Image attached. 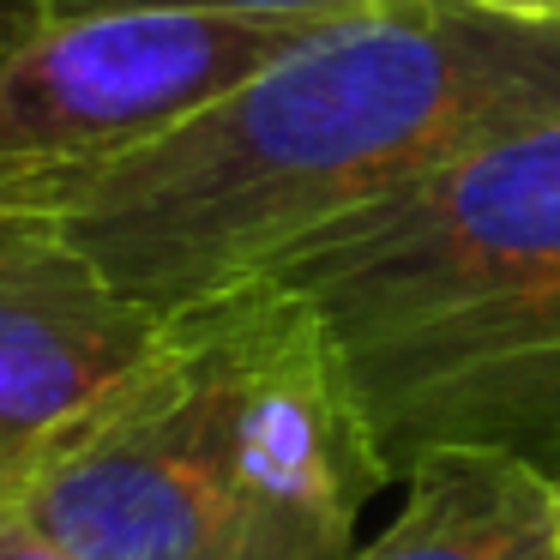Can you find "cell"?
Masks as SVG:
<instances>
[{
	"label": "cell",
	"instance_id": "6",
	"mask_svg": "<svg viewBox=\"0 0 560 560\" xmlns=\"http://www.w3.org/2000/svg\"><path fill=\"white\" fill-rule=\"evenodd\" d=\"M398 518L355 560H560V488L506 452H422Z\"/></svg>",
	"mask_w": 560,
	"mask_h": 560
},
{
	"label": "cell",
	"instance_id": "1",
	"mask_svg": "<svg viewBox=\"0 0 560 560\" xmlns=\"http://www.w3.org/2000/svg\"><path fill=\"white\" fill-rule=\"evenodd\" d=\"M560 121V19L398 0L314 31L163 139L0 206L61 223L133 302L182 314L314 230L524 127Z\"/></svg>",
	"mask_w": 560,
	"mask_h": 560
},
{
	"label": "cell",
	"instance_id": "3",
	"mask_svg": "<svg viewBox=\"0 0 560 560\" xmlns=\"http://www.w3.org/2000/svg\"><path fill=\"white\" fill-rule=\"evenodd\" d=\"M266 278L314 307L392 476L464 446L560 482V121L392 187Z\"/></svg>",
	"mask_w": 560,
	"mask_h": 560
},
{
	"label": "cell",
	"instance_id": "2",
	"mask_svg": "<svg viewBox=\"0 0 560 560\" xmlns=\"http://www.w3.org/2000/svg\"><path fill=\"white\" fill-rule=\"evenodd\" d=\"M392 482L314 307L254 278L170 314L7 500L79 560H355Z\"/></svg>",
	"mask_w": 560,
	"mask_h": 560
},
{
	"label": "cell",
	"instance_id": "10",
	"mask_svg": "<svg viewBox=\"0 0 560 560\" xmlns=\"http://www.w3.org/2000/svg\"><path fill=\"white\" fill-rule=\"evenodd\" d=\"M555 488H560V482H555Z\"/></svg>",
	"mask_w": 560,
	"mask_h": 560
},
{
	"label": "cell",
	"instance_id": "8",
	"mask_svg": "<svg viewBox=\"0 0 560 560\" xmlns=\"http://www.w3.org/2000/svg\"><path fill=\"white\" fill-rule=\"evenodd\" d=\"M0 560H79V555H67L55 536H43L13 500L0 494Z\"/></svg>",
	"mask_w": 560,
	"mask_h": 560
},
{
	"label": "cell",
	"instance_id": "4",
	"mask_svg": "<svg viewBox=\"0 0 560 560\" xmlns=\"http://www.w3.org/2000/svg\"><path fill=\"white\" fill-rule=\"evenodd\" d=\"M326 25L338 19L43 13L37 0H0V199L151 145Z\"/></svg>",
	"mask_w": 560,
	"mask_h": 560
},
{
	"label": "cell",
	"instance_id": "5",
	"mask_svg": "<svg viewBox=\"0 0 560 560\" xmlns=\"http://www.w3.org/2000/svg\"><path fill=\"white\" fill-rule=\"evenodd\" d=\"M163 326L61 223L0 206V494L151 362Z\"/></svg>",
	"mask_w": 560,
	"mask_h": 560
},
{
	"label": "cell",
	"instance_id": "7",
	"mask_svg": "<svg viewBox=\"0 0 560 560\" xmlns=\"http://www.w3.org/2000/svg\"><path fill=\"white\" fill-rule=\"evenodd\" d=\"M43 13H242V19H350L398 0H37Z\"/></svg>",
	"mask_w": 560,
	"mask_h": 560
},
{
	"label": "cell",
	"instance_id": "9",
	"mask_svg": "<svg viewBox=\"0 0 560 560\" xmlns=\"http://www.w3.org/2000/svg\"><path fill=\"white\" fill-rule=\"evenodd\" d=\"M482 7H506V13H542V19H560V0H482Z\"/></svg>",
	"mask_w": 560,
	"mask_h": 560
}]
</instances>
